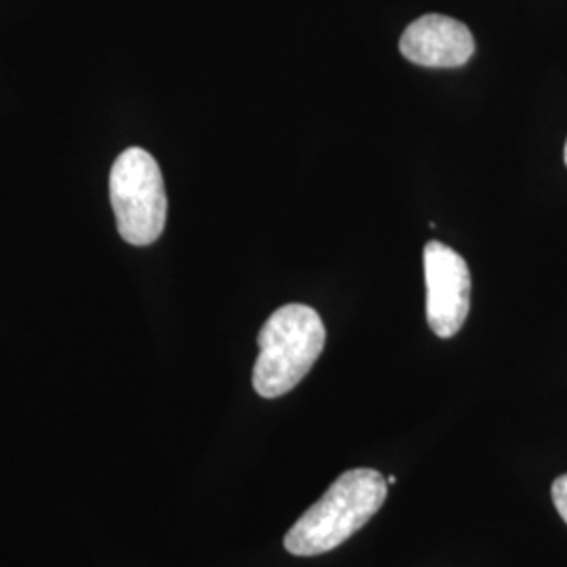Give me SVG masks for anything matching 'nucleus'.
Instances as JSON below:
<instances>
[{"label":"nucleus","instance_id":"obj_1","mask_svg":"<svg viewBox=\"0 0 567 567\" xmlns=\"http://www.w3.org/2000/svg\"><path fill=\"white\" fill-rule=\"evenodd\" d=\"M385 501L386 480L379 471L351 468L288 529L284 547L297 557H313L341 547L381 511Z\"/></svg>","mask_w":567,"mask_h":567},{"label":"nucleus","instance_id":"obj_2","mask_svg":"<svg viewBox=\"0 0 567 567\" xmlns=\"http://www.w3.org/2000/svg\"><path fill=\"white\" fill-rule=\"evenodd\" d=\"M324 344V322L316 309L284 305L259 332V358L252 370L255 391L267 400L292 391L318 362Z\"/></svg>","mask_w":567,"mask_h":567},{"label":"nucleus","instance_id":"obj_3","mask_svg":"<svg viewBox=\"0 0 567 567\" xmlns=\"http://www.w3.org/2000/svg\"><path fill=\"white\" fill-rule=\"evenodd\" d=\"M110 200L122 240L154 244L163 236L168 213L163 171L142 147L124 150L110 173Z\"/></svg>","mask_w":567,"mask_h":567},{"label":"nucleus","instance_id":"obj_4","mask_svg":"<svg viewBox=\"0 0 567 567\" xmlns=\"http://www.w3.org/2000/svg\"><path fill=\"white\" fill-rule=\"evenodd\" d=\"M426 322L440 339L461 332L471 307V271L465 259L442 243H429L423 252Z\"/></svg>","mask_w":567,"mask_h":567},{"label":"nucleus","instance_id":"obj_5","mask_svg":"<svg viewBox=\"0 0 567 567\" xmlns=\"http://www.w3.org/2000/svg\"><path fill=\"white\" fill-rule=\"evenodd\" d=\"M400 51L423 68H458L473 58L475 41L463 21L431 13L405 28Z\"/></svg>","mask_w":567,"mask_h":567},{"label":"nucleus","instance_id":"obj_6","mask_svg":"<svg viewBox=\"0 0 567 567\" xmlns=\"http://www.w3.org/2000/svg\"><path fill=\"white\" fill-rule=\"evenodd\" d=\"M550 494H553V505H555L557 513L561 515V519L567 524V473L553 482Z\"/></svg>","mask_w":567,"mask_h":567},{"label":"nucleus","instance_id":"obj_7","mask_svg":"<svg viewBox=\"0 0 567 567\" xmlns=\"http://www.w3.org/2000/svg\"><path fill=\"white\" fill-rule=\"evenodd\" d=\"M395 482H398V477H395V475H391V477L386 480V484H389V486H391V484H395Z\"/></svg>","mask_w":567,"mask_h":567},{"label":"nucleus","instance_id":"obj_8","mask_svg":"<svg viewBox=\"0 0 567 567\" xmlns=\"http://www.w3.org/2000/svg\"><path fill=\"white\" fill-rule=\"evenodd\" d=\"M564 158H566V164H567V142H566V150H564Z\"/></svg>","mask_w":567,"mask_h":567}]
</instances>
